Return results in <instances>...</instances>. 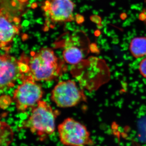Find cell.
<instances>
[{
    "mask_svg": "<svg viewBox=\"0 0 146 146\" xmlns=\"http://www.w3.org/2000/svg\"><path fill=\"white\" fill-rule=\"evenodd\" d=\"M59 114L46 102L41 100L33 108L29 117L21 122L18 127L20 130L29 129L43 141L54 133L56 120Z\"/></svg>",
    "mask_w": 146,
    "mask_h": 146,
    "instance_id": "1",
    "label": "cell"
},
{
    "mask_svg": "<svg viewBox=\"0 0 146 146\" xmlns=\"http://www.w3.org/2000/svg\"><path fill=\"white\" fill-rule=\"evenodd\" d=\"M27 75L35 81H49L58 76L61 72L62 65L50 48H42L33 53L30 58H27Z\"/></svg>",
    "mask_w": 146,
    "mask_h": 146,
    "instance_id": "2",
    "label": "cell"
},
{
    "mask_svg": "<svg viewBox=\"0 0 146 146\" xmlns=\"http://www.w3.org/2000/svg\"><path fill=\"white\" fill-rule=\"evenodd\" d=\"M27 57L18 60L8 53L0 54V91L13 87L19 79L28 74Z\"/></svg>",
    "mask_w": 146,
    "mask_h": 146,
    "instance_id": "3",
    "label": "cell"
},
{
    "mask_svg": "<svg viewBox=\"0 0 146 146\" xmlns=\"http://www.w3.org/2000/svg\"><path fill=\"white\" fill-rule=\"evenodd\" d=\"M60 143L65 146H92L94 142L86 126L72 118L65 119L57 128Z\"/></svg>",
    "mask_w": 146,
    "mask_h": 146,
    "instance_id": "4",
    "label": "cell"
},
{
    "mask_svg": "<svg viewBox=\"0 0 146 146\" xmlns=\"http://www.w3.org/2000/svg\"><path fill=\"white\" fill-rule=\"evenodd\" d=\"M21 80L23 82L14 91L13 98L18 111L24 112L36 106L41 101L44 92L41 85L28 75Z\"/></svg>",
    "mask_w": 146,
    "mask_h": 146,
    "instance_id": "5",
    "label": "cell"
},
{
    "mask_svg": "<svg viewBox=\"0 0 146 146\" xmlns=\"http://www.w3.org/2000/svg\"><path fill=\"white\" fill-rule=\"evenodd\" d=\"M84 94L73 80L60 82L53 89L51 99L60 108L75 106L84 100Z\"/></svg>",
    "mask_w": 146,
    "mask_h": 146,
    "instance_id": "6",
    "label": "cell"
},
{
    "mask_svg": "<svg viewBox=\"0 0 146 146\" xmlns=\"http://www.w3.org/2000/svg\"><path fill=\"white\" fill-rule=\"evenodd\" d=\"M20 19L3 7H0V48L9 51L14 37L20 32Z\"/></svg>",
    "mask_w": 146,
    "mask_h": 146,
    "instance_id": "7",
    "label": "cell"
},
{
    "mask_svg": "<svg viewBox=\"0 0 146 146\" xmlns=\"http://www.w3.org/2000/svg\"><path fill=\"white\" fill-rule=\"evenodd\" d=\"M74 7L72 0H50L46 2L44 9L53 23H63L74 21Z\"/></svg>",
    "mask_w": 146,
    "mask_h": 146,
    "instance_id": "8",
    "label": "cell"
},
{
    "mask_svg": "<svg viewBox=\"0 0 146 146\" xmlns=\"http://www.w3.org/2000/svg\"><path fill=\"white\" fill-rule=\"evenodd\" d=\"M129 50L131 55L136 58L146 56V36H137L131 39L129 44Z\"/></svg>",
    "mask_w": 146,
    "mask_h": 146,
    "instance_id": "9",
    "label": "cell"
},
{
    "mask_svg": "<svg viewBox=\"0 0 146 146\" xmlns=\"http://www.w3.org/2000/svg\"><path fill=\"white\" fill-rule=\"evenodd\" d=\"M63 56L69 64L75 65L81 62L84 57L83 50L76 46H69L63 51Z\"/></svg>",
    "mask_w": 146,
    "mask_h": 146,
    "instance_id": "10",
    "label": "cell"
},
{
    "mask_svg": "<svg viewBox=\"0 0 146 146\" xmlns=\"http://www.w3.org/2000/svg\"><path fill=\"white\" fill-rule=\"evenodd\" d=\"M139 71L144 78H146V57L142 59L139 65Z\"/></svg>",
    "mask_w": 146,
    "mask_h": 146,
    "instance_id": "11",
    "label": "cell"
},
{
    "mask_svg": "<svg viewBox=\"0 0 146 146\" xmlns=\"http://www.w3.org/2000/svg\"><path fill=\"white\" fill-rule=\"evenodd\" d=\"M1 122V121H0V127H1L2 125V123Z\"/></svg>",
    "mask_w": 146,
    "mask_h": 146,
    "instance_id": "12",
    "label": "cell"
}]
</instances>
